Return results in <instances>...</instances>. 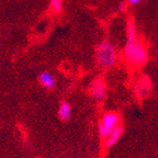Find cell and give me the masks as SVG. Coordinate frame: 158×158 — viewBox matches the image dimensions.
<instances>
[{
	"label": "cell",
	"instance_id": "8fae6325",
	"mask_svg": "<svg viewBox=\"0 0 158 158\" xmlns=\"http://www.w3.org/2000/svg\"><path fill=\"white\" fill-rule=\"evenodd\" d=\"M130 7V6L127 5V2H120L118 6V12H125L126 10H127V8Z\"/></svg>",
	"mask_w": 158,
	"mask_h": 158
},
{
	"label": "cell",
	"instance_id": "30bf717a",
	"mask_svg": "<svg viewBox=\"0 0 158 158\" xmlns=\"http://www.w3.org/2000/svg\"><path fill=\"white\" fill-rule=\"evenodd\" d=\"M63 5H64V0H51L49 1V7L53 12L60 13L63 11Z\"/></svg>",
	"mask_w": 158,
	"mask_h": 158
},
{
	"label": "cell",
	"instance_id": "277c9868",
	"mask_svg": "<svg viewBox=\"0 0 158 158\" xmlns=\"http://www.w3.org/2000/svg\"><path fill=\"white\" fill-rule=\"evenodd\" d=\"M89 92L92 98L98 102H102L106 98V80L101 77H97L92 81Z\"/></svg>",
	"mask_w": 158,
	"mask_h": 158
},
{
	"label": "cell",
	"instance_id": "5b68a950",
	"mask_svg": "<svg viewBox=\"0 0 158 158\" xmlns=\"http://www.w3.org/2000/svg\"><path fill=\"white\" fill-rule=\"evenodd\" d=\"M123 133H124L123 126H121V125L116 126L113 131L109 134L108 137L104 139V146H106V148L113 147V146L121 139V137L123 136Z\"/></svg>",
	"mask_w": 158,
	"mask_h": 158
},
{
	"label": "cell",
	"instance_id": "7c38bea8",
	"mask_svg": "<svg viewBox=\"0 0 158 158\" xmlns=\"http://www.w3.org/2000/svg\"><path fill=\"white\" fill-rule=\"evenodd\" d=\"M125 1L130 7H135V6L139 5L142 2V0H125Z\"/></svg>",
	"mask_w": 158,
	"mask_h": 158
},
{
	"label": "cell",
	"instance_id": "52a82bcc",
	"mask_svg": "<svg viewBox=\"0 0 158 158\" xmlns=\"http://www.w3.org/2000/svg\"><path fill=\"white\" fill-rule=\"evenodd\" d=\"M72 104L69 103L68 101H62L59 103L58 110H57V115L60 121H68L70 116H72Z\"/></svg>",
	"mask_w": 158,
	"mask_h": 158
},
{
	"label": "cell",
	"instance_id": "3957f363",
	"mask_svg": "<svg viewBox=\"0 0 158 158\" xmlns=\"http://www.w3.org/2000/svg\"><path fill=\"white\" fill-rule=\"evenodd\" d=\"M120 122H121V116H120L118 113H116L114 111L106 112L101 116V120L99 122V125H98L99 136L101 138H103V139H106L109 134L111 133L116 126L120 125Z\"/></svg>",
	"mask_w": 158,
	"mask_h": 158
},
{
	"label": "cell",
	"instance_id": "6da1fadb",
	"mask_svg": "<svg viewBox=\"0 0 158 158\" xmlns=\"http://www.w3.org/2000/svg\"><path fill=\"white\" fill-rule=\"evenodd\" d=\"M123 58L131 67H141L148 60L147 48L137 39L126 40L123 48Z\"/></svg>",
	"mask_w": 158,
	"mask_h": 158
},
{
	"label": "cell",
	"instance_id": "ba28073f",
	"mask_svg": "<svg viewBox=\"0 0 158 158\" xmlns=\"http://www.w3.org/2000/svg\"><path fill=\"white\" fill-rule=\"evenodd\" d=\"M151 86V81L147 77H143L141 80H138V82L135 86V92L137 94L138 97H145L147 96L148 91H149V88L148 87Z\"/></svg>",
	"mask_w": 158,
	"mask_h": 158
},
{
	"label": "cell",
	"instance_id": "9c48e42d",
	"mask_svg": "<svg viewBox=\"0 0 158 158\" xmlns=\"http://www.w3.org/2000/svg\"><path fill=\"white\" fill-rule=\"evenodd\" d=\"M126 40H136L137 39V30H136V25L134 23L133 19L127 20L126 22Z\"/></svg>",
	"mask_w": 158,
	"mask_h": 158
},
{
	"label": "cell",
	"instance_id": "7a4b0ae2",
	"mask_svg": "<svg viewBox=\"0 0 158 158\" xmlns=\"http://www.w3.org/2000/svg\"><path fill=\"white\" fill-rule=\"evenodd\" d=\"M96 59L101 68H113L118 60V51L115 46L109 41H101L96 47Z\"/></svg>",
	"mask_w": 158,
	"mask_h": 158
},
{
	"label": "cell",
	"instance_id": "8992f818",
	"mask_svg": "<svg viewBox=\"0 0 158 158\" xmlns=\"http://www.w3.org/2000/svg\"><path fill=\"white\" fill-rule=\"evenodd\" d=\"M39 82L47 90H53L56 87V79L49 72H42L39 75Z\"/></svg>",
	"mask_w": 158,
	"mask_h": 158
}]
</instances>
